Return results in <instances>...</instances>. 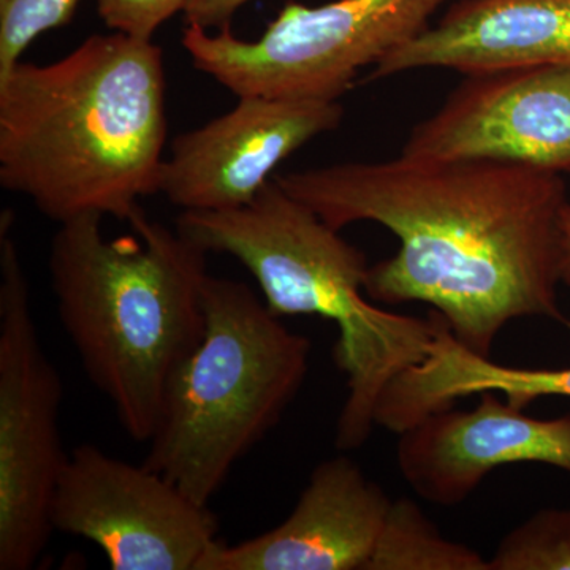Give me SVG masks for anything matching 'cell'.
I'll list each match as a JSON object with an SVG mask.
<instances>
[{
  "label": "cell",
  "mask_w": 570,
  "mask_h": 570,
  "mask_svg": "<svg viewBox=\"0 0 570 570\" xmlns=\"http://www.w3.org/2000/svg\"><path fill=\"white\" fill-rule=\"evenodd\" d=\"M330 227L384 225L393 257L367 269L382 305L426 303L459 343L490 358L512 321L546 317L570 332L562 283L561 174L498 160H433L401 154L275 176Z\"/></svg>",
  "instance_id": "6da1fadb"
},
{
  "label": "cell",
  "mask_w": 570,
  "mask_h": 570,
  "mask_svg": "<svg viewBox=\"0 0 570 570\" xmlns=\"http://www.w3.org/2000/svg\"><path fill=\"white\" fill-rule=\"evenodd\" d=\"M167 111L163 48L96 33L51 63L0 75V184L58 225L129 223L159 194Z\"/></svg>",
  "instance_id": "7a4b0ae2"
},
{
  "label": "cell",
  "mask_w": 570,
  "mask_h": 570,
  "mask_svg": "<svg viewBox=\"0 0 570 570\" xmlns=\"http://www.w3.org/2000/svg\"><path fill=\"white\" fill-rule=\"evenodd\" d=\"M102 220L59 225L52 294L86 376L129 438L149 442L168 384L204 337L208 253L142 208L130 235L105 238Z\"/></svg>",
  "instance_id": "3957f363"
},
{
  "label": "cell",
  "mask_w": 570,
  "mask_h": 570,
  "mask_svg": "<svg viewBox=\"0 0 570 570\" xmlns=\"http://www.w3.org/2000/svg\"><path fill=\"white\" fill-rule=\"evenodd\" d=\"M176 230L206 253L245 266L275 316H318L337 326L333 354L346 374L347 397L335 445L343 452L362 448L384 390L425 358L436 332L433 314L404 316L371 303L366 255L275 178L242 208L183 212Z\"/></svg>",
  "instance_id": "277c9868"
},
{
  "label": "cell",
  "mask_w": 570,
  "mask_h": 570,
  "mask_svg": "<svg viewBox=\"0 0 570 570\" xmlns=\"http://www.w3.org/2000/svg\"><path fill=\"white\" fill-rule=\"evenodd\" d=\"M204 306V337L168 384L142 463L209 504L298 395L313 346L239 281L209 275Z\"/></svg>",
  "instance_id": "5b68a950"
},
{
  "label": "cell",
  "mask_w": 570,
  "mask_h": 570,
  "mask_svg": "<svg viewBox=\"0 0 570 570\" xmlns=\"http://www.w3.org/2000/svg\"><path fill=\"white\" fill-rule=\"evenodd\" d=\"M449 0H336L285 3L257 40L230 28L186 24L183 48L195 69L236 97L340 102L363 67L430 28Z\"/></svg>",
  "instance_id": "8992f818"
},
{
  "label": "cell",
  "mask_w": 570,
  "mask_h": 570,
  "mask_svg": "<svg viewBox=\"0 0 570 570\" xmlns=\"http://www.w3.org/2000/svg\"><path fill=\"white\" fill-rule=\"evenodd\" d=\"M0 216V570H29L50 543L52 504L66 468L61 374L40 343L28 277Z\"/></svg>",
  "instance_id": "52a82bcc"
},
{
  "label": "cell",
  "mask_w": 570,
  "mask_h": 570,
  "mask_svg": "<svg viewBox=\"0 0 570 570\" xmlns=\"http://www.w3.org/2000/svg\"><path fill=\"white\" fill-rule=\"evenodd\" d=\"M55 531L96 543L112 570H198L219 521L145 463L82 444L69 453L52 504Z\"/></svg>",
  "instance_id": "ba28073f"
},
{
  "label": "cell",
  "mask_w": 570,
  "mask_h": 570,
  "mask_svg": "<svg viewBox=\"0 0 570 570\" xmlns=\"http://www.w3.org/2000/svg\"><path fill=\"white\" fill-rule=\"evenodd\" d=\"M401 154L570 171V63L466 75Z\"/></svg>",
  "instance_id": "9c48e42d"
},
{
  "label": "cell",
  "mask_w": 570,
  "mask_h": 570,
  "mask_svg": "<svg viewBox=\"0 0 570 570\" xmlns=\"http://www.w3.org/2000/svg\"><path fill=\"white\" fill-rule=\"evenodd\" d=\"M340 102L238 97V105L171 142L159 194L183 212H225L254 200L277 165L343 121Z\"/></svg>",
  "instance_id": "30bf717a"
},
{
  "label": "cell",
  "mask_w": 570,
  "mask_h": 570,
  "mask_svg": "<svg viewBox=\"0 0 570 570\" xmlns=\"http://www.w3.org/2000/svg\"><path fill=\"white\" fill-rule=\"evenodd\" d=\"M479 396L469 411L442 409L397 433V469L419 498L463 504L491 471L509 464L570 472V415L532 419L497 392Z\"/></svg>",
  "instance_id": "8fae6325"
},
{
  "label": "cell",
  "mask_w": 570,
  "mask_h": 570,
  "mask_svg": "<svg viewBox=\"0 0 570 570\" xmlns=\"http://www.w3.org/2000/svg\"><path fill=\"white\" fill-rule=\"evenodd\" d=\"M390 505L355 461H322L283 523L235 546L219 540L198 570H366Z\"/></svg>",
  "instance_id": "7c38bea8"
},
{
  "label": "cell",
  "mask_w": 570,
  "mask_h": 570,
  "mask_svg": "<svg viewBox=\"0 0 570 570\" xmlns=\"http://www.w3.org/2000/svg\"><path fill=\"white\" fill-rule=\"evenodd\" d=\"M570 63V0H460L374 66L370 80L419 69L461 73Z\"/></svg>",
  "instance_id": "4fadbf2b"
},
{
  "label": "cell",
  "mask_w": 570,
  "mask_h": 570,
  "mask_svg": "<svg viewBox=\"0 0 570 570\" xmlns=\"http://www.w3.org/2000/svg\"><path fill=\"white\" fill-rule=\"evenodd\" d=\"M431 314L436 322L433 343L422 362L401 373L384 390L374 414L376 425L397 434L426 415L482 392H497L523 411L540 397H570V367L527 370L498 365L464 347L444 318L436 311Z\"/></svg>",
  "instance_id": "5bb4252c"
},
{
  "label": "cell",
  "mask_w": 570,
  "mask_h": 570,
  "mask_svg": "<svg viewBox=\"0 0 570 570\" xmlns=\"http://www.w3.org/2000/svg\"><path fill=\"white\" fill-rule=\"evenodd\" d=\"M366 570H490L478 550L442 535L417 502L392 501Z\"/></svg>",
  "instance_id": "9a60e30c"
},
{
  "label": "cell",
  "mask_w": 570,
  "mask_h": 570,
  "mask_svg": "<svg viewBox=\"0 0 570 570\" xmlns=\"http://www.w3.org/2000/svg\"><path fill=\"white\" fill-rule=\"evenodd\" d=\"M490 570H570V509H543L501 539Z\"/></svg>",
  "instance_id": "2e32d148"
},
{
  "label": "cell",
  "mask_w": 570,
  "mask_h": 570,
  "mask_svg": "<svg viewBox=\"0 0 570 570\" xmlns=\"http://www.w3.org/2000/svg\"><path fill=\"white\" fill-rule=\"evenodd\" d=\"M81 0H0V75L21 61L41 33L73 20Z\"/></svg>",
  "instance_id": "e0dca14e"
},
{
  "label": "cell",
  "mask_w": 570,
  "mask_h": 570,
  "mask_svg": "<svg viewBox=\"0 0 570 570\" xmlns=\"http://www.w3.org/2000/svg\"><path fill=\"white\" fill-rule=\"evenodd\" d=\"M189 0H97V14L111 32L153 40L157 29L184 13Z\"/></svg>",
  "instance_id": "ac0fdd59"
},
{
  "label": "cell",
  "mask_w": 570,
  "mask_h": 570,
  "mask_svg": "<svg viewBox=\"0 0 570 570\" xmlns=\"http://www.w3.org/2000/svg\"><path fill=\"white\" fill-rule=\"evenodd\" d=\"M250 0H189L184 10L186 24L206 29L230 28L235 14Z\"/></svg>",
  "instance_id": "d6986e66"
},
{
  "label": "cell",
  "mask_w": 570,
  "mask_h": 570,
  "mask_svg": "<svg viewBox=\"0 0 570 570\" xmlns=\"http://www.w3.org/2000/svg\"><path fill=\"white\" fill-rule=\"evenodd\" d=\"M562 283L570 285V202L562 212Z\"/></svg>",
  "instance_id": "ffe728a7"
}]
</instances>
